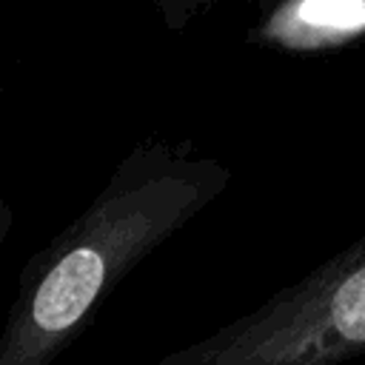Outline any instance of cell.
<instances>
[{
  "mask_svg": "<svg viewBox=\"0 0 365 365\" xmlns=\"http://www.w3.org/2000/svg\"><path fill=\"white\" fill-rule=\"evenodd\" d=\"M365 34V0H277L259 20L257 40L282 48H331Z\"/></svg>",
  "mask_w": 365,
  "mask_h": 365,
  "instance_id": "obj_3",
  "label": "cell"
},
{
  "mask_svg": "<svg viewBox=\"0 0 365 365\" xmlns=\"http://www.w3.org/2000/svg\"><path fill=\"white\" fill-rule=\"evenodd\" d=\"M365 354V234L157 365H342Z\"/></svg>",
  "mask_w": 365,
  "mask_h": 365,
  "instance_id": "obj_2",
  "label": "cell"
},
{
  "mask_svg": "<svg viewBox=\"0 0 365 365\" xmlns=\"http://www.w3.org/2000/svg\"><path fill=\"white\" fill-rule=\"evenodd\" d=\"M217 0H154L157 14L168 31H182L191 26L202 11H208Z\"/></svg>",
  "mask_w": 365,
  "mask_h": 365,
  "instance_id": "obj_4",
  "label": "cell"
},
{
  "mask_svg": "<svg viewBox=\"0 0 365 365\" xmlns=\"http://www.w3.org/2000/svg\"><path fill=\"white\" fill-rule=\"evenodd\" d=\"M228 182L231 171L220 160L185 145L131 148L88 208L20 268L0 334V365H51L114 285Z\"/></svg>",
  "mask_w": 365,
  "mask_h": 365,
  "instance_id": "obj_1",
  "label": "cell"
}]
</instances>
